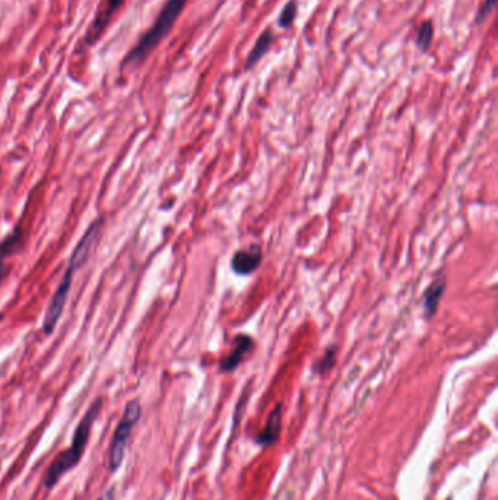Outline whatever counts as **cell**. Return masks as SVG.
Here are the masks:
<instances>
[{
    "label": "cell",
    "instance_id": "5",
    "mask_svg": "<svg viewBox=\"0 0 498 500\" xmlns=\"http://www.w3.org/2000/svg\"><path fill=\"white\" fill-rule=\"evenodd\" d=\"M124 4V0H107L106 2V6H104L98 15L95 16L94 22L91 23L90 26V30L87 31V37H85V43L90 46L95 41H98L104 31H106V28L109 26L112 18L117 14V11L121 8V5Z\"/></svg>",
    "mask_w": 498,
    "mask_h": 500
},
{
    "label": "cell",
    "instance_id": "15",
    "mask_svg": "<svg viewBox=\"0 0 498 500\" xmlns=\"http://www.w3.org/2000/svg\"><path fill=\"white\" fill-rule=\"evenodd\" d=\"M495 4H497V0H485L484 5L481 6V9H480V12H478V15H477L475 22H477V23H482V22L485 21V18L489 15V12L494 9Z\"/></svg>",
    "mask_w": 498,
    "mask_h": 500
},
{
    "label": "cell",
    "instance_id": "10",
    "mask_svg": "<svg viewBox=\"0 0 498 500\" xmlns=\"http://www.w3.org/2000/svg\"><path fill=\"white\" fill-rule=\"evenodd\" d=\"M445 289V282L443 277H438L435 281L431 282V285L426 289L424 293V312H426V318H431L433 314H435L438 303L441 300V296Z\"/></svg>",
    "mask_w": 498,
    "mask_h": 500
},
{
    "label": "cell",
    "instance_id": "1",
    "mask_svg": "<svg viewBox=\"0 0 498 500\" xmlns=\"http://www.w3.org/2000/svg\"><path fill=\"white\" fill-rule=\"evenodd\" d=\"M101 227H102V218L95 220L87 228L85 234L81 237L80 243L76 245L75 250L72 252L69 265H67V268H66V271H65V274L62 277V281H60V284H59V287L56 289L53 299H51V302H50V304L47 307L45 316H44L43 332L45 335H51V334H53V331L56 329V326H58V324L60 321V316L63 313V309L66 306L67 297H69L73 275L82 265H85V262L91 256L92 249L95 248V245L98 242Z\"/></svg>",
    "mask_w": 498,
    "mask_h": 500
},
{
    "label": "cell",
    "instance_id": "12",
    "mask_svg": "<svg viewBox=\"0 0 498 500\" xmlns=\"http://www.w3.org/2000/svg\"><path fill=\"white\" fill-rule=\"evenodd\" d=\"M434 38V26L431 21H424L423 25L418 28L416 34V46L421 51H427Z\"/></svg>",
    "mask_w": 498,
    "mask_h": 500
},
{
    "label": "cell",
    "instance_id": "3",
    "mask_svg": "<svg viewBox=\"0 0 498 500\" xmlns=\"http://www.w3.org/2000/svg\"><path fill=\"white\" fill-rule=\"evenodd\" d=\"M186 4L188 0H167L166 6L163 8L161 14L158 15V18H156L153 25L141 37L136 46L127 53L123 60V65L124 66L138 65L144 62L148 58L149 53L155 50L156 46H158L168 36L175 21L181 15L183 9H185Z\"/></svg>",
    "mask_w": 498,
    "mask_h": 500
},
{
    "label": "cell",
    "instance_id": "4",
    "mask_svg": "<svg viewBox=\"0 0 498 500\" xmlns=\"http://www.w3.org/2000/svg\"><path fill=\"white\" fill-rule=\"evenodd\" d=\"M141 415H142V405L138 400H132L126 404L121 420L119 421V425L114 430L109 452H107L110 472H116L121 467L126 457L127 443L130 440V436L134 433V429L139 423Z\"/></svg>",
    "mask_w": 498,
    "mask_h": 500
},
{
    "label": "cell",
    "instance_id": "2",
    "mask_svg": "<svg viewBox=\"0 0 498 500\" xmlns=\"http://www.w3.org/2000/svg\"><path fill=\"white\" fill-rule=\"evenodd\" d=\"M101 407H102V400L101 398L95 400L91 404V407L87 410L85 415L80 421V425H77L76 429H75L70 446L67 447V450L62 451L48 465L45 474H44V477H43L44 487L47 490L53 489L62 480V477L65 476V474H67L70 469L76 468V465L81 462L82 455H84V452L87 450L90 436H91L92 426H94L95 420H97V417H98V414L101 411Z\"/></svg>",
    "mask_w": 498,
    "mask_h": 500
},
{
    "label": "cell",
    "instance_id": "7",
    "mask_svg": "<svg viewBox=\"0 0 498 500\" xmlns=\"http://www.w3.org/2000/svg\"><path fill=\"white\" fill-rule=\"evenodd\" d=\"M254 342L249 335H239L234 341V349L232 351L222 358L221 361V372H232L235 368L239 367V364L242 363V360L244 358V356L253 349Z\"/></svg>",
    "mask_w": 498,
    "mask_h": 500
},
{
    "label": "cell",
    "instance_id": "16",
    "mask_svg": "<svg viewBox=\"0 0 498 500\" xmlns=\"http://www.w3.org/2000/svg\"><path fill=\"white\" fill-rule=\"evenodd\" d=\"M97 500H116V490H114V487L104 491Z\"/></svg>",
    "mask_w": 498,
    "mask_h": 500
},
{
    "label": "cell",
    "instance_id": "6",
    "mask_svg": "<svg viewBox=\"0 0 498 500\" xmlns=\"http://www.w3.org/2000/svg\"><path fill=\"white\" fill-rule=\"evenodd\" d=\"M261 257L264 255H261L260 246L253 245L249 249H243L235 253L231 260V267L239 275H250L260 267Z\"/></svg>",
    "mask_w": 498,
    "mask_h": 500
},
{
    "label": "cell",
    "instance_id": "11",
    "mask_svg": "<svg viewBox=\"0 0 498 500\" xmlns=\"http://www.w3.org/2000/svg\"><path fill=\"white\" fill-rule=\"evenodd\" d=\"M21 242V228H15V231H12L6 239L0 243V282H2V278L6 272L5 268V260L8 256H11L13 253V250L16 249L18 243Z\"/></svg>",
    "mask_w": 498,
    "mask_h": 500
},
{
    "label": "cell",
    "instance_id": "14",
    "mask_svg": "<svg viewBox=\"0 0 498 500\" xmlns=\"http://www.w3.org/2000/svg\"><path fill=\"white\" fill-rule=\"evenodd\" d=\"M335 361H336V347H330V349H328L325 356L316 364H314V372L319 373V375L329 372L330 368L335 366Z\"/></svg>",
    "mask_w": 498,
    "mask_h": 500
},
{
    "label": "cell",
    "instance_id": "8",
    "mask_svg": "<svg viewBox=\"0 0 498 500\" xmlns=\"http://www.w3.org/2000/svg\"><path fill=\"white\" fill-rule=\"evenodd\" d=\"M281 429H282V405L279 404L269 415L265 429L254 437V440L259 446H271L279 439Z\"/></svg>",
    "mask_w": 498,
    "mask_h": 500
},
{
    "label": "cell",
    "instance_id": "13",
    "mask_svg": "<svg viewBox=\"0 0 498 500\" xmlns=\"http://www.w3.org/2000/svg\"><path fill=\"white\" fill-rule=\"evenodd\" d=\"M296 16H297V2L296 0H291V2H288L282 9L278 19V25L281 28H288V26L293 25Z\"/></svg>",
    "mask_w": 498,
    "mask_h": 500
},
{
    "label": "cell",
    "instance_id": "9",
    "mask_svg": "<svg viewBox=\"0 0 498 500\" xmlns=\"http://www.w3.org/2000/svg\"><path fill=\"white\" fill-rule=\"evenodd\" d=\"M275 40V34L271 28H268L266 31H264L260 34V37L257 38L256 44L253 46V50L249 53L247 56V62H246V70H250L254 65H257L260 62V59L265 56V53L269 51L272 43Z\"/></svg>",
    "mask_w": 498,
    "mask_h": 500
}]
</instances>
